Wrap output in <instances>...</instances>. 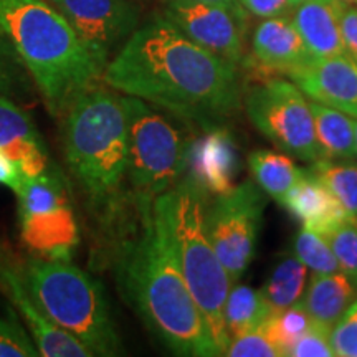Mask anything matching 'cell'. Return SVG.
<instances>
[{"label":"cell","instance_id":"6da1fadb","mask_svg":"<svg viewBox=\"0 0 357 357\" xmlns=\"http://www.w3.org/2000/svg\"><path fill=\"white\" fill-rule=\"evenodd\" d=\"M102 83L204 129L242 108L240 68L185 37L166 17L137 26L102 71Z\"/></svg>","mask_w":357,"mask_h":357},{"label":"cell","instance_id":"7a4b0ae2","mask_svg":"<svg viewBox=\"0 0 357 357\" xmlns=\"http://www.w3.org/2000/svg\"><path fill=\"white\" fill-rule=\"evenodd\" d=\"M141 231L121 268L126 294L149 331L174 354L220 356L182 273L172 225L171 190L141 202Z\"/></svg>","mask_w":357,"mask_h":357},{"label":"cell","instance_id":"3957f363","mask_svg":"<svg viewBox=\"0 0 357 357\" xmlns=\"http://www.w3.org/2000/svg\"><path fill=\"white\" fill-rule=\"evenodd\" d=\"M0 30L55 118L102 79L101 66L48 0H0Z\"/></svg>","mask_w":357,"mask_h":357},{"label":"cell","instance_id":"277c9868","mask_svg":"<svg viewBox=\"0 0 357 357\" xmlns=\"http://www.w3.org/2000/svg\"><path fill=\"white\" fill-rule=\"evenodd\" d=\"M70 172L89 207L111 212L128 176V118L121 95L100 84L83 93L63 116Z\"/></svg>","mask_w":357,"mask_h":357},{"label":"cell","instance_id":"5b68a950","mask_svg":"<svg viewBox=\"0 0 357 357\" xmlns=\"http://www.w3.org/2000/svg\"><path fill=\"white\" fill-rule=\"evenodd\" d=\"M26 291L56 326L77 337L93 356L123 352L101 284L71 260L37 257L25 263Z\"/></svg>","mask_w":357,"mask_h":357},{"label":"cell","instance_id":"8992f818","mask_svg":"<svg viewBox=\"0 0 357 357\" xmlns=\"http://www.w3.org/2000/svg\"><path fill=\"white\" fill-rule=\"evenodd\" d=\"M204 192V187L192 176L181 178L172 187V225L187 287L223 356L230 344L223 310L234 281L208 236Z\"/></svg>","mask_w":357,"mask_h":357},{"label":"cell","instance_id":"52a82bcc","mask_svg":"<svg viewBox=\"0 0 357 357\" xmlns=\"http://www.w3.org/2000/svg\"><path fill=\"white\" fill-rule=\"evenodd\" d=\"M128 118V176L137 204L166 194L189 167L192 142L166 114L139 98L121 95Z\"/></svg>","mask_w":357,"mask_h":357},{"label":"cell","instance_id":"ba28073f","mask_svg":"<svg viewBox=\"0 0 357 357\" xmlns=\"http://www.w3.org/2000/svg\"><path fill=\"white\" fill-rule=\"evenodd\" d=\"M15 194L20 235L26 247L38 257L71 260L79 235L61 172L48 167L37 177H25Z\"/></svg>","mask_w":357,"mask_h":357},{"label":"cell","instance_id":"9c48e42d","mask_svg":"<svg viewBox=\"0 0 357 357\" xmlns=\"http://www.w3.org/2000/svg\"><path fill=\"white\" fill-rule=\"evenodd\" d=\"M243 108L253 126L283 153L305 162L321 159L310 101L298 84L266 79L247 91Z\"/></svg>","mask_w":357,"mask_h":357},{"label":"cell","instance_id":"30bf717a","mask_svg":"<svg viewBox=\"0 0 357 357\" xmlns=\"http://www.w3.org/2000/svg\"><path fill=\"white\" fill-rule=\"evenodd\" d=\"M265 208V192L250 181L215 195L205 208L211 242L234 283H238L255 258Z\"/></svg>","mask_w":357,"mask_h":357},{"label":"cell","instance_id":"8fae6325","mask_svg":"<svg viewBox=\"0 0 357 357\" xmlns=\"http://www.w3.org/2000/svg\"><path fill=\"white\" fill-rule=\"evenodd\" d=\"M164 17L185 37L235 66L247 63L248 13L205 0H167Z\"/></svg>","mask_w":357,"mask_h":357},{"label":"cell","instance_id":"7c38bea8","mask_svg":"<svg viewBox=\"0 0 357 357\" xmlns=\"http://www.w3.org/2000/svg\"><path fill=\"white\" fill-rule=\"evenodd\" d=\"M82 38L96 63L106 65L139 26L141 12L132 0H48Z\"/></svg>","mask_w":357,"mask_h":357},{"label":"cell","instance_id":"4fadbf2b","mask_svg":"<svg viewBox=\"0 0 357 357\" xmlns=\"http://www.w3.org/2000/svg\"><path fill=\"white\" fill-rule=\"evenodd\" d=\"M0 287L15 307L20 318L25 321L30 336L43 357H89L93 356L77 337L71 336L60 326H56L42 311L30 293L26 291L24 275L15 268L0 263Z\"/></svg>","mask_w":357,"mask_h":357},{"label":"cell","instance_id":"5bb4252c","mask_svg":"<svg viewBox=\"0 0 357 357\" xmlns=\"http://www.w3.org/2000/svg\"><path fill=\"white\" fill-rule=\"evenodd\" d=\"M307 98L357 118V60L347 55L312 58L288 77Z\"/></svg>","mask_w":357,"mask_h":357},{"label":"cell","instance_id":"9a60e30c","mask_svg":"<svg viewBox=\"0 0 357 357\" xmlns=\"http://www.w3.org/2000/svg\"><path fill=\"white\" fill-rule=\"evenodd\" d=\"M0 147L24 177H37L50 167L47 147L33 119L8 96H0Z\"/></svg>","mask_w":357,"mask_h":357},{"label":"cell","instance_id":"2e32d148","mask_svg":"<svg viewBox=\"0 0 357 357\" xmlns=\"http://www.w3.org/2000/svg\"><path fill=\"white\" fill-rule=\"evenodd\" d=\"M252 55L261 68L289 75L312 60L289 17L263 19L252 35Z\"/></svg>","mask_w":357,"mask_h":357},{"label":"cell","instance_id":"e0dca14e","mask_svg":"<svg viewBox=\"0 0 357 357\" xmlns=\"http://www.w3.org/2000/svg\"><path fill=\"white\" fill-rule=\"evenodd\" d=\"M199 141L192 144L189 166L190 176L215 195L234 189V178L238 171V151L234 137L222 126L205 129Z\"/></svg>","mask_w":357,"mask_h":357},{"label":"cell","instance_id":"ac0fdd59","mask_svg":"<svg viewBox=\"0 0 357 357\" xmlns=\"http://www.w3.org/2000/svg\"><path fill=\"white\" fill-rule=\"evenodd\" d=\"M339 8L341 0H305L293 7L291 20L312 58L346 55Z\"/></svg>","mask_w":357,"mask_h":357},{"label":"cell","instance_id":"d6986e66","mask_svg":"<svg viewBox=\"0 0 357 357\" xmlns=\"http://www.w3.org/2000/svg\"><path fill=\"white\" fill-rule=\"evenodd\" d=\"M356 300V284L342 271H336L328 275H312L301 303L312 323L331 331L333 326L346 314Z\"/></svg>","mask_w":357,"mask_h":357},{"label":"cell","instance_id":"ffe728a7","mask_svg":"<svg viewBox=\"0 0 357 357\" xmlns=\"http://www.w3.org/2000/svg\"><path fill=\"white\" fill-rule=\"evenodd\" d=\"M281 205L288 208L294 217L303 220V225L311 227V229L347 213L328 187L310 169H307L306 177L291 187Z\"/></svg>","mask_w":357,"mask_h":357},{"label":"cell","instance_id":"44dd1931","mask_svg":"<svg viewBox=\"0 0 357 357\" xmlns=\"http://www.w3.org/2000/svg\"><path fill=\"white\" fill-rule=\"evenodd\" d=\"M314 131L318 139L321 159L354 160L356 155V132L352 118L331 106L310 101Z\"/></svg>","mask_w":357,"mask_h":357},{"label":"cell","instance_id":"7402d4cb","mask_svg":"<svg viewBox=\"0 0 357 357\" xmlns=\"http://www.w3.org/2000/svg\"><path fill=\"white\" fill-rule=\"evenodd\" d=\"M307 266L294 253L280 257L263 283V294L271 311L278 312L301 301L306 289Z\"/></svg>","mask_w":357,"mask_h":357},{"label":"cell","instance_id":"603a6c76","mask_svg":"<svg viewBox=\"0 0 357 357\" xmlns=\"http://www.w3.org/2000/svg\"><path fill=\"white\" fill-rule=\"evenodd\" d=\"M250 169L255 182L266 195L281 204L287 194L298 182L306 177L307 169H300L288 155L273 151L258 149L250 154Z\"/></svg>","mask_w":357,"mask_h":357},{"label":"cell","instance_id":"cb8c5ba5","mask_svg":"<svg viewBox=\"0 0 357 357\" xmlns=\"http://www.w3.org/2000/svg\"><path fill=\"white\" fill-rule=\"evenodd\" d=\"M271 314L273 311L260 289H253L247 284H231L223 310V319L230 339L258 328Z\"/></svg>","mask_w":357,"mask_h":357},{"label":"cell","instance_id":"d4e9b609","mask_svg":"<svg viewBox=\"0 0 357 357\" xmlns=\"http://www.w3.org/2000/svg\"><path fill=\"white\" fill-rule=\"evenodd\" d=\"M310 171L328 187L347 213L357 215V164L351 160L318 159Z\"/></svg>","mask_w":357,"mask_h":357},{"label":"cell","instance_id":"484cf974","mask_svg":"<svg viewBox=\"0 0 357 357\" xmlns=\"http://www.w3.org/2000/svg\"><path fill=\"white\" fill-rule=\"evenodd\" d=\"M312 230L326 236L341 271L357 287V215L344 213Z\"/></svg>","mask_w":357,"mask_h":357},{"label":"cell","instance_id":"4316f807","mask_svg":"<svg viewBox=\"0 0 357 357\" xmlns=\"http://www.w3.org/2000/svg\"><path fill=\"white\" fill-rule=\"evenodd\" d=\"M293 253L312 273L328 275L341 271L331 245L319 231L303 225L293 240Z\"/></svg>","mask_w":357,"mask_h":357},{"label":"cell","instance_id":"83f0119b","mask_svg":"<svg viewBox=\"0 0 357 357\" xmlns=\"http://www.w3.org/2000/svg\"><path fill=\"white\" fill-rule=\"evenodd\" d=\"M314 324L312 319L307 314L306 307L303 303H296V305L284 307L278 312L268 318L263 326L270 334L271 339L278 344V347L283 351L284 356H288L289 347L298 337H301L311 326Z\"/></svg>","mask_w":357,"mask_h":357},{"label":"cell","instance_id":"f1b7e54d","mask_svg":"<svg viewBox=\"0 0 357 357\" xmlns=\"http://www.w3.org/2000/svg\"><path fill=\"white\" fill-rule=\"evenodd\" d=\"M40 351L13 306L0 312V357H37Z\"/></svg>","mask_w":357,"mask_h":357},{"label":"cell","instance_id":"f546056e","mask_svg":"<svg viewBox=\"0 0 357 357\" xmlns=\"http://www.w3.org/2000/svg\"><path fill=\"white\" fill-rule=\"evenodd\" d=\"M29 71L13 50L6 33L0 30V96L24 100L30 93Z\"/></svg>","mask_w":357,"mask_h":357},{"label":"cell","instance_id":"4dcf8cb0","mask_svg":"<svg viewBox=\"0 0 357 357\" xmlns=\"http://www.w3.org/2000/svg\"><path fill=\"white\" fill-rule=\"evenodd\" d=\"M230 357H281L284 356L278 344L271 339L265 329V326L247 331L240 336L230 339V344L227 347L225 354Z\"/></svg>","mask_w":357,"mask_h":357},{"label":"cell","instance_id":"1f68e13d","mask_svg":"<svg viewBox=\"0 0 357 357\" xmlns=\"http://www.w3.org/2000/svg\"><path fill=\"white\" fill-rule=\"evenodd\" d=\"M329 329L319 324H312L307 331L298 337L289 347L288 356L291 357H334L329 341Z\"/></svg>","mask_w":357,"mask_h":357},{"label":"cell","instance_id":"d6a6232c","mask_svg":"<svg viewBox=\"0 0 357 357\" xmlns=\"http://www.w3.org/2000/svg\"><path fill=\"white\" fill-rule=\"evenodd\" d=\"M334 356L357 357V316L351 310L333 326L329 333Z\"/></svg>","mask_w":357,"mask_h":357},{"label":"cell","instance_id":"836d02e7","mask_svg":"<svg viewBox=\"0 0 357 357\" xmlns=\"http://www.w3.org/2000/svg\"><path fill=\"white\" fill-rule=\"evenodd\" d=\"M339 25H341V37L344 43L346 55L357 60V7L347 6L341 2L339 8Z\"/></svg>","mask_w":357,"mask_h":357},{"label":"cell","instance_id":"e575fe53","mask_svg":"<svg viewBox=\"0 0 357 357\" xmlns=\"http://www.w3.org/2000/svg\"><path fill=\"white\" fill-rule=\"evenodd\" d=\"M238 3L247 10L248 15H255L261 20L287 17L293 10L289 0H238Z\"/></svg>","mask_w":357,"mask_h":357},{"label":"cell","instance_id":"d590c367","mask_svg":"<svg viewBox=\"0 0 357 357\" xmlns=\"http://www.w3.org/2000/svg\"><path fill=\"white\" fill-rule=\"evenodd\" d=\"M25 177L13 160L3 153V149L0 147V184H3L8 189L17 192L24 184Z\"/></svg>","mask_w":357,"mask_h":357},{"label":"cell","instance_id":"8d00e7d4","mask_svg":"<svg viewBox=\"0 0 357 357\" xmlns=\"http://www.w3.org/2000/svg\"><path fill=\"white\" fill-rule=\"evenodd\" d=\"M205 2L223 3V6H236V3H238V0H205Z\"/></svg>","mask_w":357,"mask_h":357},{"label":"cell","instance_id":"74e56055","mask_svg":"<svg viewBox=\"0 0 357 357\" xmlns=\"http://www.w3.org/2000/svg\"><path fill=\"white\" fill-rule=\"evenodd\" d=\"M352 124H354V132H356V155H357V118H352Z\"/></svg>","mask_w":357,"mask_h":357},{"label":"cell","instance_id":"f35d334b","mask_svg":"<svg viewBox=\"0 0 357 357\" xmlns=\"http://www.w3.org/2000/svg\"><path fill=\"white\" fill-rule=\"evenodd\" d=\"M342 3H347V6H356L357 7V0H341Z\"/></svg>","mask_w":357,"mask_h":357},{"label":"cell","instance_id":"ab89813d","mask_svg":"<svg viewBox=\"0 0 357 357\" xmlns=\"http://www.w3.org/2000/svg\"><path fill=\"white\" fill-rule=\"evenodd\" d=\"M301 2H305V0H289V3H291V7H296V6H300Z\"/></svg>","mask_w":357,"mask_h":357},{"label":"cell","instance_id":"60d3db41","mask_svg":"<svg viewBox=\"0 0 357 357\" xmlns=\"http://www.w3.org/2000/svg\"><path fill=\"white\" fill-rule=\"evenodd\" d=\"M349 310H351L352 312H354V314L357 316V300H356L354 303H352V305H351V307H349Z\"/></svg>","mask_w":357,"mask_h":357}]
</instances>
